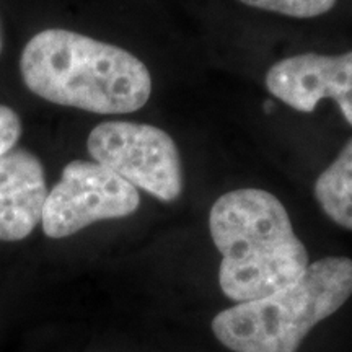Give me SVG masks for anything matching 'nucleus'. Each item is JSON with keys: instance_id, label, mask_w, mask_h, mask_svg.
I'll return each mask as SVG.
<instances>
[{"instance_id": "obj_1", "label": "nucleus", "mask_w": 352, "mask_h": 352, "mask_svg": "<svg viewBox=\"0 0 352 352\" xmlns=\"http://www.w3.org/2000/svg\"><path fill=\"white\" fill-rule=\"evenodd\" d=\"M26 88L51 103L96 114L138 111L152 94V77L129 51L69 30H44L21 52Z\"/></svg>"}, {"instance_id": "obj_2", "label": "nucleus", "mask_w": 352, "mask_h": 352, "mask_svg": "<svg viewBox=\"0 0 352 352\" xmlns=\"http://www.w3.org/2000/svg\"><path fill=\"white\" fill-rule=\"evenodd\" d=\"M209 230L222 254L220 289L239 303L285 289L310 264L284 204L264 189H235L220 196L210 209Z\"/></svg>"}, {"instance_id": "obj_3", "label": "nucleus", "mask_w": 352, "mask_h": 352, "mask_svg": "<svg viewBox=\"0 0 352 352\" xmlns=\"http://www.w3.org/2000/svg\"><path fill=\"white\" fill-rule=\"evenodd\" d=\"M352 296V259L328 256L271 296L241 302L212 320L215 338L233 352H297L320 321Z\"/></svg>"}, {"instance_id": "obj_4", "label": "nucleus", "mask_w": 352, "mask_h": 352, "mask_svg": "<svg viewBox=\"0 0 352 352\" xmlns=\"http://www.w3.org/2000/svg\"><path fill=\"white\" fill-rule=\"evenodd\" d=\"M94 162L114 171L134 188L171 202L183 192V165L175 140L152 124L101 122L87 142Z\"/></svg>"}, {"instance_id": "obj_5", "label": "nucleus", "mask_w": 352, "mask_h": 352, "mask_svg": "<svg viewBox=\"0 0 352 352\" xmlns=\"http://www.w3.org/2000/svg\"><path fill=\"white\" fill-rule=\"evenodd\" d=\"M140 196L132 186L98 162L74 160L65 165L60 182L47 192L43 232L65 239L100 220L122 219L139 209Z\"/></svg>"}, {"instance_id": "obj_6", "label": "nucleus", "mask_w": 352, "mask_h": 352, "mask_svg": "<svg viewBox=\"0 0 352 352\" xmlns=\"http://www.w3.org/2000/svg\"><path fill=\"white\" fill-rule=\"evenodd\" d=\"M266 88L300 113H311L321 100H334L352 126V51L340 56L305 52L279 60L267 70Z\"/></svg>"}, {"instance_id": "obj_7", "label": "nucleus", "mask_w": 352, "mask_h": 352, "mask_svg": "<svg viewBox=\"0 0 352 352\" xmlns=\"http://www.w3.org/2000/svg\"><path fill=\"white\" fill-rule=\"evenodd\" d=\"M41 162L28 151L0 155V240L19 241L41 222L47 197Z\"/></svg>"}, {"instance_id": "obj_8", "label": "nucleus", "mask_w": 352, "mask_h": 352, "mask_svg": "<svg viewBox=\"0 0 352 352\" xmlns=\"http://www.w3.org/2000/svg\"><path fill=\"white\" fill-rule=\"evenodd\" d=\"M315 197L334 223L352 230V139L316 178Z\"/></svg>"}, {"instance_id": "obj_9", "label": "nucleus", "mask_w": 352, "mask_h": 352, "mask_svg": "<svg viewBox=\"0 0 352 352\" xmlns=\"http://www.w3.org/2000/svg\"><path fill=\"white\" fill-rule=\"evenodd\" d=\"M240 2L294 19H314L331 10L336 0H240Z\"/></svg>"}, {"instance_id": "obj_10", "label": "nucleus", "mask_w": 352, "mask_h": 352, "mask_svg": "<svg viewBox=\"0 0 352 352\" xmlns=\"http://www.w3.org/2000/svg\"><path fill=\"white\" fill-rule=\"evenodd\" d=\"M21 121L12 108L0 104V155L13 151L21 135Z\"/></svg>"}, {"instance_id": "obj_11", "label": "nucleus", "mask_w": 352, "mask_h": 352, "mask_svg": "<svg viewBox=\"0 0 352 352\" xmlns=\"http://www.w3.org/2000/svg\"><path fill=\"white\" fill-rule=\"evenodd\" d=\"M0 52H2V36H0Z\"/></svg>"}]
</instances>
